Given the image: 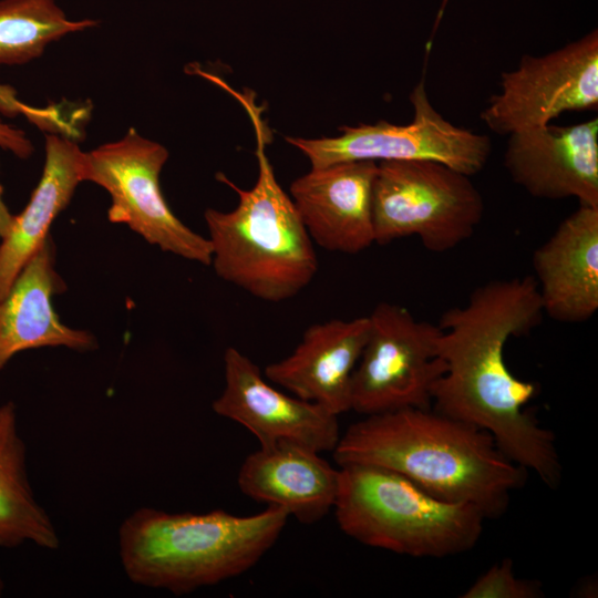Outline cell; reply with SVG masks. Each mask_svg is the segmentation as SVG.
Masks as SVG:
<instances>
[{"instance_id":"cell-1","label":"cell","mask_w":598,"mask_h":598,"mask_svg":"<svg viewBox=\"0 0 598 598\" xmlns=\"http://www.w3.org/2000/svg\"><path fill=\"white\" fill-rule=\"evenodd\" d=\"M544 315L534 277L497 279L477 287L439 322V352L446 370L432 409L487 432L514 463L557 487L563 467L554 433L526 409L537 386L513 374L505 347L539 324Z\"/></svg>"},{"instance_id":"cell-2","label":"cell","mask_w":598,"mask_h":598,"mask_svg":"<svg viewBox=\"0 0 598 598\" xmlns=\"http://www.w3.org/2000/svg\"><path fill=\"white\" fill-rule=\"evenodd\" d=\"M339 466L362 464L395 472L433 496L503 515L526 470L485 431L432 408L364 415L332 451Z\"/></svg>"},{"instance_id":"cell-3","label":"cell","mask_w":598,"mask_h":598,"mask_svg":"<svg viewBox=\"0 0 598 598\" xmlns=\"http://www.w3.org/2000/svg\"><path fill=\"white\" fill-rule=\"evenodd\" d=\"M229 91L245 107L256 132L258 177L250 189H241L223 174L218 179L238 195V205L221 212L207 208L204 218L216 275L251 296L280 302L297 296L318 271L313 241L292 199L277 182L266 154L268 127L252 93Z\"/></svg>"},{"instance_id":"cell-4","label":"cell","mask_w":598,"mask_h":598,"mask_svg":"<svg viewBox=\"0 0 598 598\" xmlns=\"http://www.w3.org/2000/svg\"><path fill=\"white\" fill-rule=\"evenodd\" d=\"M288 517L278 506L249 516L141 507L118 528L120 560L132 582L186 595L252 568L275 545Z\"/></svg>"},{"instance_id":"cell-5","label":"cell","mask_w":598,"mask_h":598,"mask_svg":"<svg viewBox=\"0 0 598 598\" xmlns=\"http://www.w3.org/2000/svg\"><path fill=\"white\" fill-rule=\"evenodd\" d=\"M332 509L347 536L414 558L471 550L486 519L473 505L437 498L395 472L362 464L339 466Z\"/></svg>"},{"instance_id":"cell-6","label":"cell","mask_w":598,"mask_h":598,"mask_svg":"<svg viewBox=\"0 0 598 598\" xmlns=\"http://www.w3.org/2000/svg\"><path fill=\"white\" fill-rule=\"evenodd\" d=\"M465 175L429 159L382 161L373 183L374 241L416 236L434 252L470 239L482 220L481 193Z\"/></svg>"},{"instance_id":"cell-7","label":"cell","mask_w":598,"mask_h":598,"mask_svg":"<svg viewBox=\"0 0 598 598\" xmlns=\"http://www.w3.org/2000/svg\"><path fill=\"white\" fill-rule=\"evenodd\" d=\"M167 158L165 146L131 127L122 138L83 152L81 178L109 193L111 223L128 226L163 251L209 266L208 238L182 223L162 194L159 174Z\"/></svg>"},{"instance_id":"cell-8","label":"cell","mask_w":598,"mask_h":598,"mask_svg":"<svg viewBox=\"0 0 598 598\" xmlns=\"http://www.w3.org/2000/svg\"><path fill=\"white\" fill-rule=\"evenodd\" d=\"M351 384V410L377 414L405 408H432L434 385L446 370L439 352L441 329L404 307L381 302Z\"/></svg>"},{"instance_id":"cell-9","label":"cell","mask_w":598,"mask_h":598,"mask_svg":"<svg viewBox=\"0 0 598 598\" xmlns=\"http://www.w3.org/2000/svg\"><path fill=\"white\" fill-rule=\"evenodd\" d=\"M410 101L413 118L404 125L382 120L343 126L336 137L286 141L307 156L311 168L353 161L429 159L473 176L485 167L492 151L489 137L445 120L431 104L423 79Z\"/></svg>"},{"instance_id":"cell-10","label":"cell","mask_w":598,"mask_h":598,"mask_svg":"<svg viewBox=\"0 0 598 598\" xmlns=\"http://www.w3.org/2000/svg\"><path fill=\"white\" fill-rule=\"evenodd\" d=\"M598 106V31L544 55H523L501 74L481 118L501 135L544 126L566 112Z\"/></svg>"},{"instance_id":"cell-11","label":"cell","mask_w":598,"mask_h":598,"mask_svg":"<svg viewBox=\"0 0 598 598\" xmlns=\"http://www.w3.org/2000/svg\"><path fill=\"white\" fill-rule=\"evenodd\" d=\"M225 386L213 411L251 432L260 446L291 442L318 453L340 439L338 415L320 404L290 396L267 382L259 367L234 347L224 353Z\"/></svg>"},{"instance_id":"cell-12","label":"cell","mask_w":598,"mask_h":598,"mask_svg":"<svg viewBox=\"0 0 598 598\" xmlns=\"http://www.w3.org/2000/svg\"><path fill=\"white\" fill-rule=\"evenodd\" d=\"M504 166L515 184L546 199L598 207V120L547 124L508 135Z\"/></svg>"},{"instance_id":"cell-13","label":"cell","mask_w":598,"mask_h":598,"mask_svg":"<svg viewBox=\"0 0 598 598\" xmlns=\"http://www.w3.org/2000/svg\"><path fill=\"white\" fill-rule=\"evenodd\" d=\"M378 163L353 161L311 168L290 195L311 240L354 255L374 244L373 183Z\"/></svg>"},{"instance_id":"cell-14","label":"cell","mask_w":598,"mask_h":598,"mask_svg":"<svg viewBox=\"0 0 598 598\" xmlns=\"http://www.w3.org/2000/svg\"><path fill=\"white\" fill-rule=\"evenodd\" d=\"M369 317L332 319L303 332L291 354L265 368V378L339 415L351 410L352 375L368 339Z\"/></svg>"},{"instance_id":"cell-15","label":"cell","mask_w":598,"mask_h":598,"mask_svg":"<svg viewBox=\"0 0 598 598\" xmlns=\"http://www.w3.org/2000/svg\"><path fill=\"white\" fill-rule=\"evenodd\" d=\"M544 313L577 323L598 310V207L579 204L533 255Z\"/></svg>"},{"instance_id":"cell-16","label":"cell","mask_w":598,"mask_h":598,"mask_svg":"<svg viewBox=\"0 0 598 598\" xmlns=\"http://www.w3.org/2000/svg\"><path fill=\"white\" fill-rule=\"evenodd\" d=\"M237 483L247 497L281 507L309 525L333 508L339 468L309 447L278 442L250 453L239 468Z\"/></svg>"},{"instance_id":"cell-17","label":"cell","mask_w":598,"mask_h":598,"mask_svg":"<svg viewBox=\"0 0 598 598\" xmlns=\"http://www.w3.org/2000/svg\"><path fill=\"white\" fill-rule=\"evenodd\" d=\"M63 290L65 285L54 268V250L48 238L0 300V372L24 350L64 347L85 352L97 347L94 334L61 322L52 296Z\"/></svg>"},{"instance_id":"cell-18","label":"cell","mask_w":598,"mask_h":598,"mask_svg":"<svg viewBox=\"0 0 598 598\" xmlns=\"http://www.w3.org/2000/svg\"><path fill=\"white\" fill-rule=\"evenodd\" d=\"M83 152L76 142L60 134L45 136V159L41 178L29 203L17 216L0 244V300L17 276L49 238V229L69 205L81 178Z\"/></svg>"},{"instance_id":"cell-19","label":"cell","mask_w":598,"mask_h":598,"mask_svg":"<svg viewBox=\"0 0 598 598\" xmlns=\"http://www.w3.org/2000/svg\"><path fill=\"white\" fill-rule=\"evenodd\" d=\"M17 416L12 401L0 405V548H16L29 542L55 550L60 538L30 485L27 450Z\"/></svg>"},{"instance_id":"cell-20","label":"cell","mask_w":598,"mask_h":598,"mask_svg":"<svg viewBox=\"0 0 598 598\" xmlns=\"http://www.w3.org/2000/svg\"><path fill=\"white\" fill-rule=\"evenodd\" d=\"M95 24L68 19L55 0H0V65L25 64L50 43Z\"/></svg>"},{"instance_id":"cell-21","label":"cell","mask_w":598,"mask_h":598,"mask_svg":"<svg viewBox=\"0 0 598 598\" xmlns=\"http://www.w3.org/2000/svg\"><path fill=\"white\" fill-rule=\"evenodd\" d=\"M539 582L515 575L513 560L504 558L482 574L461 596L462 598H540Z\"/></svg>"},{"instance_id":"cell-22","label":"cell","mask_w":598,"mask_h":598,"mask_svg":"<svg viewBox=\"0 0 598 598\" xmlns=\"http://www.w3.org/2000/svg\"><path fill=\"white\" fill-rule=\"evenodd\" d=\"M0 147L19 158H28L33 153V145L25 133L0 120Z\"/></svg>"},{"instance_id":"cell-23","label":"cell","mask_w":598,"mask_h":598,"mask_svg":"<svg viewBox=\"0 0 598 598\" xmlns=\"http://www.w3.org/2000/svg\"><path fill=\"white\" fill-rule=\"evenodd\" d=\"M27 106L18 100L17 92L12 86L0 84V113L9 117L24 115Z\"/></svg>"},{"instance_id":"cell-24","label":"cell","mask_w":598,"mask_h":598,"mask_svg":"<svg viewBox=\"0 0 598 598\" xmlns=\"http://www.w3.org/2000/svg\"><path fill=\"white\" fill-rule=\"evenodd\" d=\"M14 221L12 215L3 200V187L0 184V239H3L10 233Z\"/></svg>"},{"instance_id":"cell-25","label":"cell","mask_w":598,"mask_h":598,"mask_svg":"<svg viewBox=\"0 0 598 598\" xmlns=\"http://www.w3.org/2000/svg\"><path fill=\"white\" fill-rule=\"evenodd\" d=\"M3 588H4V584H3V580H2V577H1V574H0V596L3 592Z\"/></svg>"}]
</instances>
